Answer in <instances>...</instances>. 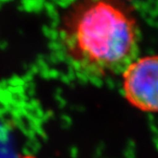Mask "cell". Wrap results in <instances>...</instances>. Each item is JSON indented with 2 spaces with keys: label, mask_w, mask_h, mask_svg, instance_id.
Returning <instances> with one entry per match:
<instances>
[{
  "label": "cell",
  "mask_w": 158,
  "mask_h": 158,
  "mask_svg": "<svg viewBox=\"0 0 158 158\" xmlns=\"http://www.w3.org/2000/svg\"><path fill=\"white\" fill-rule=\"evenodd\" d=\"M57 40L77 73L102 79L122 74L138 57L140 33L119 0H68L59 13Z\"/></svg>",
  "instance_id": "1"
},
{
  "label": "cell",
  "mask_w": 158,
  "mask_h": 158,
  "mask_svg": "<svg viewBox=\"0 0 158 158\" xmlns=\"http://www.w3.org/2000/svg\"><path fill=\"white\" fill-rule=\"evenodd\" d=\"M121 75L127 101L142 112L158 113V55L138 56Z\"/></svg>",
  "instance_id": "2"
}]
</instances>
